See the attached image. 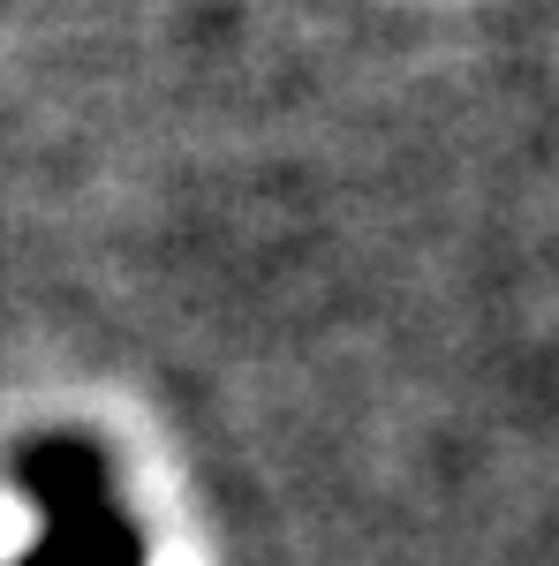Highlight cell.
<instances>
[{
    "label": "cell",
    "mask_w": 559,
    "mask_h": 566,
    "mask_svg": "<svg viewBox=\"0 0 559 566\" xmlns=\"http://www.w3.org/2000/svg\"><path fill=\"white\" fill-rule=\"evenodd\" d=\"M23 476H31V499L45 514V536L23 566H144L136 559V528L106 499V476H99L91 446L53 438V446H39L23 461Z\"/></svg>",
    "instance_id": "6da1fadb"
}]
</instances>
